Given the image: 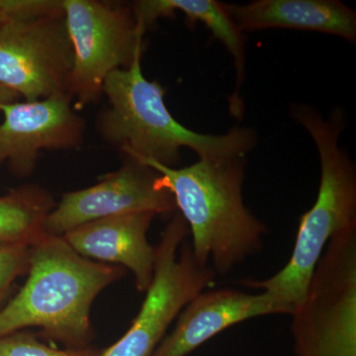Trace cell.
Listing matches in <instances>:
<instances>
[{"mask_svg": "<svg viewBox=\"0 0 356 356\" xmlns=\"http://www.w3.org/2000/svg\"><path fill=\"white\" fill-rule=\"evenodd\" d=\"M156 214L133 213L96 220L70 229L63 238L86 259L127 267L135 276L139 292H147L154 278L156 248L147 241V231Z\"/></svg>", "mask_w": 356, "mask_h": 356, "instance_id": "cell-12", "label": "cell"}, {"mask_svg": "<svg viewBox=\"0 0 356 356\" xmlns=\"http://www.w3.org/2000/svg\"><path fill=\"white\" fill-rule=\"evenodd\" d=\"M116 172L97 184L63 195L44 222V234L63 236L86 222L133 213L166 215L177 209L175 197L161 188L158 172L125 156Z\"/></svg>", "mask_w": 356, "mask_h": 356, "instance_id": "cell-9", "label": "cell"}, {"mask_svg": "<svg viewBox=\"0 0 356 356\" xmlns=\"http://www.w3.org/2000/svg\"><path fill=\"white\" fill-rule=\"evenodd\" d=\"M296 356H356V225L334 234L292 313Z\"/></svg>", "mask_w": 356, "mask_h": 356, "instance_id": "cell-5", "label": "cell"}, {"mask_svg": "<svg viewBox=\"0 0 356 356\" xmlns=\"http://www.w3.org/2000/svg\"><path fill=\"white\" fill-rule=\"evenodd\" d=\"M62 0H0V36L17 21L55 10Z\"/></svg>", "mask_w": 356, "mask_h": 356, "instance_id": "cell-18", "label": "cell"}, {"mask_svg": "<svg viewBox=\"0 0 356 356\" xmlns=\"http://www.w3.org/2000/svg\"><path fill=\"white\" fill-rule=\"evenodd\" d=\"M72 46L64 9L17 21L0 36V84L26 102L67 93Z\"/></svg>", "mask_w": 356, "mask_h": 356, "instance_id": "cell-8", "label": "cell"}, {"mask_svg": "<svg viewBox=\"0 0 356 356\" xmlns=\"http://www.w3.org/2000/svg\"><path fill=\"white\" fill-rule=\"evenodd\" d=\"M0 165L28 177L43 149H72L83 142L86 123L72 98L62 93L36 100L0 105Z\"/></svg>", "mask_w": 356, "mask_h": 356, "instance_id": "cell-10", "label": "cell"}, {"mask_svg": "<svg viewBox=\"0 0 356 356\" xmlns=\"http://www.w3.org/2000/svg\"><path fill=\"white\" fill-rule=\"evenodd\" d=\"M292 116L317 147L321 163L317 200L300 219L286 266L267 280H245L240 284L268 293L295 308L305 297L315 267L332 236L356 225V170L339 145L346 126L341 108L325 119L313 107L299 105L293 108Z\"/></svg>", "mask_w": 356, "mask_h": 356, "instance_id": "cell-4", "label": "cell"}, {"mask_svg": "<svg viewBox=\"0 0 356 356\" xmlns=\"http://www.w3.org/2000/svg\"><path fill=\"white\" fill-rule=\"evenodd\" d=\"M19 97L20 96L17 93L0 84V105L16 102L17 98Z\"/></svg>", "mask_w": 356, "mask_h": 356, "instance_id": "cell-19", "label": "cell"}, {"mask_svg": "<svg viewBox=\"0 0 356 356\" xmlns=\"http://www.w3.org/2000/svg\"><path fill=\"white\" fill-rule=\"evenodd\" d=\"M31 245H0V302L13 281L29 270Z\"/></svg>", "mask_w": 356, "mask_h": 356, "instance_id": "cell-17", "label": "cell"}, {"mask_svg": "<svg viewBox=\"0 0 356 356\" xmlns=\"http://www.w3.org/2000/svg\"><path fill=\"white\" fill-rule=\"evenodd\" d=\"M56 204L48 191L24 185L0 197V245H32L46 236L44 222Z\"/></svg>", "mask_w": 356, "mask_h": 356, "instance_id": "cell-15", "label": "cell"}, {"mask_svg": "<svg viewBox=\"0 0 356 356\" xmlns=\"http://www.w3.org/2000/svg\"><path fill=\"white\" fill-rule=\"evenodd\" d=\"M74 60L67 93L76 111L97 102L106 77L132 65L144 51L131 3L62 0Z\"/></svg>", "mask_w": 356, "mask_h": 356, "instance_id": "cell-6", "label": "cell"}, {"mask_svg": "<svg viewBox=\"0 0 356 356\" xmlns=\"http://www.w3.org/2000/svg\"><path fill=\"white\" fill-rule=\"evenodd\" d=\"M140 58L129 69L112 72L103 84L108 104L98 115L96 130L105 142L127 158L151 159L168 168H177L184 147L206 159L245 158L254 149L257 135L250 129L208 135L175 120L166 107L165 89L145 77Z\"/></svg>", "mask_w": 356, "mask_h": 356, "instance_id": "cell-2", "label": "cell"}, {"mask_svg": "<svg viewBox=\"0 0 356 356\" xmlns=\"http://www.w3.org/2000/svg\"><path fill=\"white\" fill-rule=\"evenodd\" d=\"M159 172V185L175 197L192 234L191 250L200 266L226 275L261 252L267 228L243 202L245 158L199 159L185 168L137 161Z\"/></svg>", "mask_w": 356, "mask_h": 356, "instance_id": "cell-1", "label": "cell"}, {"mask_svg": "<svg viewBox=\"0 0 356 356\" xmlns=\"http://www.w3.org/2000/svg\"><path fill=\"white\" fill-rule=\"evenodd\" d=\"M241 31L304 30L356 41V13L339 0H257L248 4L225 3Z\"/></svg>", "mask_w": 356, "mask_h": 356, "instance_id": "cell-13", "label": "cell"}, {"mask_svg": "<svg viewBox=\"0 0 356 356\" xmlns=\"http://www.w3.org/2000/svg\"><path fill=\"white\" fill-rule=\"evenodd\" d=\"M99 353L88 348L57 350L40 343L34 334L25 332L0 337V356H98Z\"/></svg>", "mask_w": 356, "mask_h": 356, "instance_id": "cell-16", "label": "cell"}, {"mask_svg": "<svg viewBox=\"0 0 356 356\" xmlns=\"http://www.w3.org/2000/svg\"><path fill=\"white\" fill-rule=\"evenodd\" d=\"M189 227L179 212L156 248L154 278L137 318L123 337L98 356H152L170 324L192 299L212 285L214 269L194 259Z\"/></svg>", "mask_w": 356, "mask_h": 356, "instance_id": "cell-7", "label": "cell"}, {"mask_svg": "<svg viewBox=\"0 0 356 356\" xmlns=\"http://www.w3.org/2000/svg\"><path fill=\"white\" fill-rule=\"evenodd\" d=\"M28 273L24 286L0 311V337L39 327L50 339L83 348L93 301L126 270L77 254L63 236L46 235L31 247Z\"/></svg>", "mask_w": 356, "mask_h": 356, "instance_id": "cell-3", "label": "cell"}, {"mask_svg": "<svg viewBox=\"0 0 356 356\" xmlns=\"http://www.w3.org/2000/svg\"><path fill=\"white\" fill-rule=\"evenodd\" d=\"M140 31L146 34L154 22L161 17H170L175 13L184 14L192 23H202L214 38L219 40L234 58L236 86L229 97V111L235 117L243 114L240 88L245 70V38L225 8L216 0H139L131 3Z\"/></svg>", "mask_w": 356, "mask_h": 356, "instance_id": "cell-14", "label": "cell"}, {"mask_svg": "<svg viewBox=\"0 0 356 356\" xmlns=\"http://www.w3.org/2000/svg\"><path fill=\"white\" fill-rule=\"evenodd\" d=\"M294 307L266 292L203 291L178 315L177 325L152 356H186L218 334L248 318L292 315Z\"/></svg>", "mask_w": 356, "mask_h": 356, "instance_id": "cell-11", "label": "cell"}]
</instances>
